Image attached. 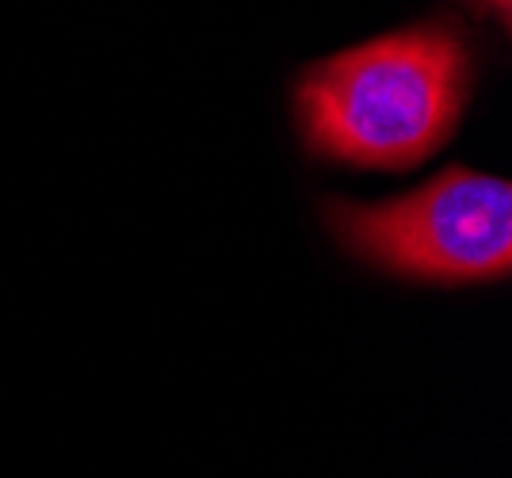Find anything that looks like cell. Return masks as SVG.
<instances>
[{
	"label": "cell",
	"instance_id": "cell-1",
	"mask_svg": "<svg viewBox=\"0 0 512 478\" xmlns=\"http://www.w3.org/2000/svg\"><path fill=\"white\" fill-rule=\"evenodd\" d=\"M470 85L463 35L432 20L314 62L295 85V115L318 157L402 173L459 131Z\"/></svg>",
	"mask_w": 512,
	"mask_h": 478
},
{
	"label": "cell",
	"instance_id": "cell-3",
	"mask_svg": "<svg viewBox=\"0 0 512 478\" xmlns=\"http://www.w3.org/2000/svg\"><path fill=\"white\" fill-rule=\"evenodd\" d=\"M474 4H482L486 12H493L497 20L509 27V16H512V0H474Z\"/></svg>",
	"mask_w": 512,
	"mask_h": 478
},
{
	"label": "cell",
	"instance_id": "cell-2",
	"mask_svg": "<svg viewBox=\"0 0 512 478\" xmlns=\"http://www.w3.org/2000/svg\"><path fill=\"white\" fill-rule=\"evenodd\" d=\"M329 230L379 272L425 283L505 280L512 268V188L505 176L448 169L386 203H329Z\"/></svg>",
	"mask_w": 512,
	"mask_h": 478
}]
</instances>
